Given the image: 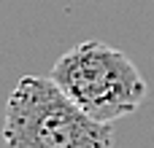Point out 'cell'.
<instances>
[{
	"label": "cell",
	"instance_id": "obj_1",
	"mask_svg": "<svg viewBox=\"0 0 154 148\" xmlns=\"http://www.w3.org/2000/svg\"><path fill=\"white\" fill-rule=\"evenodd\" d=\"M8 148H111L114 124L81 111L51 75H22L3 111Z\"/></svg>",
	"mask_w": 154,
	"mask_h": 148
},
{
	"label": "cell",
	"instance_id": "obj_2",
	"mask_svg": "<svg viewBox=\"0 0 154 148\" xmlns=\"http://www.w3.org/2000/svg\"><path fill=\"white\" fill-rule=\"evenodd\" d=\"M49 75L81 111L103 124L135 113L146 100V81L135 62L103 40L73 46Z\"/></svg>",
	"mask_w": 154,
	"mask_h": 148
}]
</instances>
